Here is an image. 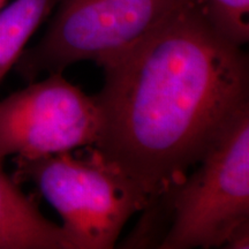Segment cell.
Here are the masks:
<instances>
[{"instance_id": "1", "label": "cell", "mask_w": 249, "mask_h": 249, "mask_svg": "<svg viewBox=\"0 0 249 249\" xmlns=\"http://www.w3.org/2000/svg\"><path fill=\"white\" fill-rule=\"evenodd\" d=\"M91 147L150 198L188 176L229 121L249 105L242 46L186 0L147 36L102 66Z\"/></svg>"}, {"instance_id": "2", "label": "cell", "mask_w": 249, "mask_h": 249, "mask_svg": "<svg viewBox=\"0 0 249 249\" xmlns=\"http://www.w3.org/2000/svg\"><path fill=\"white\" fill-rule=\"evenodd\" d=\"M14 180L35 183L62 219L73 249H111L149 196L117 165L90 149L86 157L71 151L43 157H15Z\"/></svg>"}, {"instance_id": "3", "label": "cell", "mask_w": 249, "mask_h": 249, "mask_svg": "<svg viewBox=\"0 0 249 249\" xmlns=\"http://www.w3.org/2000/svg\"><path fill=\"white\" fill-rule=\"evenodd\" d=\"M197 164L164 193L171 226L160 249L224 247L249 222V105L229 121Z\"/></svg>"}, {"instance_id": "4", "label": "cell", "mask_w": 249, "mask_h": 249, "mask_svg": "<svg viewBox=\"0 0 249 249\" xmlns=\"http://www.w3.org/2000/svg\"><path fill=\"white\" fill-rule=\"evenodd\" d=\"M186 0H58L44 36L15 70L27 82L77 61L103 66L147 36Z\"/></svg>"}, {"instance_id": "5", "label": "cell", "mask_w": 249, "mask_h": 249, "mask_svg": "<svg viewBox=\"0 0 249 249\" xmlns=\"http://www.w3.org/2000/svg\"><path fill=\"white\" fill-rule=\"evenodd\" d=\"M99 124L93 96L68 82L62 73L48 74L0 102V160L91 147Z\"/></svg>"}, {"instance_id": "6", "label": "cell", "mask_w": 249, "mask_h": 249, "mask_svg": "<svg viewBox=\"0 0 249 249\" xmlns=\"http://www.w3.org/2000/svg\"><path fill=\"white\" fill-rule=\"evenodd\" d=\"M0 249H73L61 226L9 178L0 160Z\"/></svg>"}, {"instance_id": "7", "label": "cell", "mask_w": 249, "mask_h": 249, "mask_svg": "<svg viewBox=\"0 0 249 249\" xmlns=\"http://www.w3.org/2000/svg\"><path fill=\"white\" fill-rule=\"evenodd\" d=\"M58 0H15L0 11V81L15 66L28 40Z\"/></svg>"}, {"instance_id": "8", "label": "cell", "mask_w": 249, "mask_h": 249, "mask_svg": "<svg viewBox=\"0 0 249 249\" xmlns=\"http://www.w3.org/2000/svg\"><path fill=\"white\" fill-rule=\"evenodd\" d=\"M208 20L238 46L249 39V0H196Z\"/></svg>"}, {"instance_id": "9", "label": "cell", "mask_w": 249, "mask_h": 249, "mask_svg": "<svg viewBox=\"0 0 249 249\" xmlns=\"http://www.w3.org/2000/svg\"><path fill=\"white\" fill-rule=\"evenodd\" d=\"M249 222L242 224L232 233L224 247L231 249L249 248Z\"/></svg>"}, {"instance_id": "10", "label": "cell", "mask_w": 249, "mask_h": 249, "mask_svg": "<svg viewBox=\"0 0 249 249\" xmlns=\"http://www.w3.org/2000/svg\"><path fill=\"white\" fill-rule=\"evenodd\" d=\"M5 1H6V0H0V11H1V9H2V6H4Z\"/></svg>"}]
</instances>
